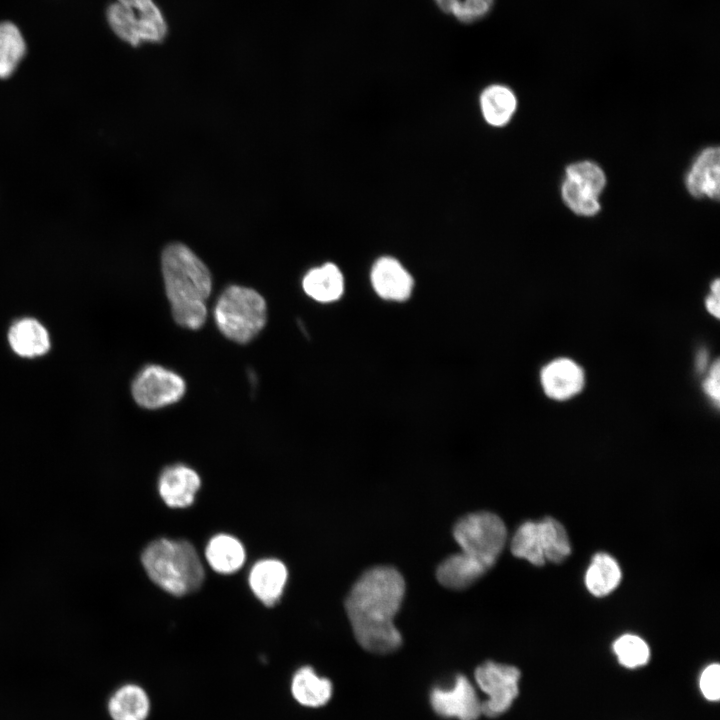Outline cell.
I'll list each match as a JSON object with an SVG mask.
<instances>
[{
	"instance_id": "obj_1",
	"label": "cell",
	"mask_w": 720,
	"mask_h": 720,
	"mask_svg": "<svg viewBox=\"0 0 720 720\" xmlns=\"http://www.w3.org/2000/svg\"><path fill=\"white\" fill-rule=\"evenodd\" d=\"M405 594V581L389 566L366 570L345 600V610L357 642L365 650L386 654L398 649L402 637L394 625Z\"/></svg>"
},
{
	"instance_id": "obj_2",
	"label": "cell",
	"mask_w": 720,
	"mask_h": 720,
	"mask_svg": "<svg viewBox=\"0 0 720 720\" xmlns=\"http://www.w3.org/2000/svg\"><path fill=\"white\" fill-rule=\"evenodd\" d=\"M161 266L175 322L188 329L201 328L207 318L205 302L212 290L209 269L182 243H172L163 250Z\"/></svg>"
},
{
	"instance_id": "obj_3",
	"label": "cell",
	"mask_w": 720,
	"mask_h": 720,
	"mask_svg": "<svg viewBox=\"0 0 720 720\" xmlns=\"http://www.w3.org/2000/svg\"><path fill=\"white\" fill-rule=\"evenodd\" d=\"M141 562L151 581L174 596L197 591L205 578L199 555L186 540L156 539L143 550Z\"/></svg>"
},
{
	"instance_id": "obj_4",
	"label": "cell",
	"mask_w": 720,
	"mask_h": 720,
	"mask_svg": "<svg viewBox=\"0 0 720 720\" xmlns=\"http://www.w3.org/2000/svg\"><path fill=\"white\" fill-rule=\"evenodd\" d=\"M453 536L461 551L458 557L481 576L496 562L507 538V530L502 519L491 512L470 513L460 518L454 528Z\"/></svg>"
},
{
	"instance_id": "obj_5",
	"label": "cell",
	"mask_w": 720,
	"mask_h": 720,
	"mask_svg": "<svg viewBox=\"0 0 720 720\" xmlns=\"http://www.w3.org/2000/svg\"><path fill=\"white\" fill-rule=\"evenodd\" d=\"M214 319L225 337L244 344L264 328L267 320L266 302L254 289L231 285L217 299Z\"/></svg>"
},
{
	"instance_id": "obj_6",
	"label": "cell",
	"mask_w": 720,
	"mask_h": 720,
	"mask_svg": "<svg viewBox=\"0 0 720 720\" xmlns=\"http://www.w3.org/2000/svg\"><path fill=\"white\" fill-rule=\"evenodd\" d=\"M106 19L114 34L134 47L160 43L168 33L165 17L154 0H115L106 9Z\"/></svg>"
},
{
	"instance_id": "obj_7",
	"label": "cell",
	"mask_w": 720,
	"mask_h": 720,
	"mask_svg": "<svg viewBox=\"0 0 720 720\" xmlns=\"http://www.w3.org/2000/svg\"><path fill=\"white\" fill-rule=\"evenodd\" d=\"M511 552L535 566L546 561L560 563L571 553L569 538L564 526L552 517L526 521L516 530L511 541Z\"/></svg>"
},
{
	"instance_id": "obj_8",
	"label": "cell",
	"mask_w": 720,
	"mask_h": 720,
	"mask_svg": "<svg viewBox=\"0 0 720 720\" xmlns=\"http://www.w3.org/2000/svg\"><path fill=\"white\" fill-rule=\"evenodd\" d=\"M605 185V173L599 165L592 161H579L565 169L561 195L575 214L594 216L600 211L599 196Z\"/></svg>"
},
{
	"instance_id": "obj_9",
	"label": "cell",
	"mask_w": 720,
	"mask_h": 720,
	"mask_svg": "<svg viewBox=\"0 0 720 720\" xmlns=\"http://www.w3.org/2000/svg\"><path fill=\"white\" fill-rule=\"evenodd\" d=\"M478 687L487 695L481 702V711L487 717L505 713L519 694L521 673L512 665L486 661L474 673Z\"/></svg>"
},
{
	"instance_id": "obj_10",
	"label": "cell",
	"mask_w": 720,
	"mask_h": 720,
	"mask_svg": "<svg viewBox=\"0 0 720 720\" xmlns=\"http://www.w3.org/2000/svg\"><path fill=\"white\" fill-rule=\"evenodd\" d=\"M186 384L181 376L159 365L144 367L132 383L135 402L146 409H158L179 401Z\"/></svg>"
},
{
	"instance_id": "obj_11",
	"label": "cell",
	"mask_w": 720,
	"mask_h": 720,
	"mask_svg": "<svg viewBox=\"0 0 720 720\" xmlns=\"http://www.w3.org/2000/svg\"><path fill=\"white\" fill-rule=\"evenodd\" d=\"M430 702L433 710L446 718L477 720L482 714L476 690L464 675H458L450 689H433Z\"/></svg>"
},
{
	"instance_id": "obj_12",
	"label": "cell",
	"mask_w": 720,
	"mask_h": 720,
	"mask_svg": "<svg viewBox=\"0 0 720 720\" xmlns=\"http://www.w3.org/2000/svg\"><path fill=\"white\" fill-rule=\"evenodd\" d=\"M200 486L201 480L197 472L183 464L166 467L158 481L159 494L171 508L190 506Z\"/></svg>"
},
{
	"instance_id": "obj_13",
	"label": "cell",
	"mask_w": 720,
	"mask_h": 720,
	"mask_svg": "<svg viewBox=\"0 0 720 720\" xmlns=\"http://www.w3.org/2000/svg\"><path fill=\"white\" fill-rule=\"evenodd\" d=\"M371 283L383 299L404 301L413 289V278L402 264L392 257H381L371 270Z\"/></svg>"
},
{
	"instance_id": "obj_14",
	"label": "cell",
	"mask_w": 720,
	"mask_h": 720,
	"mask_svg": "<svg viewBox=\"0 0 720 720\" xmlns=\"http://www.w3.org/2000/svg\"><path fill=\"white\" fill-rule=\"evenodd\" d=\"M688 192L697 198L708 197L718 200L720 193V150L707 147L694 160L686 175Z\"/></svg>"
},
{
	"instance_id": "obj_15",
	"label": "cell",
	"mask_w": 720,
	"mask_h": 720,
	"mask_svg": "<svg viewBox=\"0 0 720 720\" xmlns=\"http://www.w3.org/2000/svg\"><path fill=\"white\" fill-rule=\"evenodd\" d=\"M288 571L277 559L256 562L249 573V585L254 595L267 607L276 605L283 593Z\"/></svg>"
},
{
	"instance_id": "obj_16",
	"label": "cell",
	"mask_w": 720,
	"mask_h": 720,
	"mask_svg": "<svg viewBox=\"0 0 720 720\" xmlns=\"http://www.w3.org/2000/svg\"><path fill=\"white\" fill-rule=\"evenodd\" d=\"M541 384L547 396L565 400L578 393L584 385L582 369L572 360L557 359L541 371Z\"/></svg>"
},
{
	"instance_id": "obj_17",
	"label": "cell",
	"mask_w": 720,
	"mask_h": 720,
	"mask_svg": "<svg viewBox=\"0 0 720 720\" xmlns=\"http://www.w3.org/2000/svg\"><path fill=\"white\" fill-rule=\"evenodd\" d=\"M8 340L16 354L27 358L41 356L50 347L47 330L32 318L16 321L9 330Z\"/></svg>"
},
{
	"instance_id": "obj_18",
	"label": "cell",
	"mask_w": 720,
	"mask_h": 720,
	"mask_svg": "<svg viewBox=\"0 0 720 720\" xmlns=\"http://www.w3.org/2000/svg\"><path fill=\"white\" fill-rule=\"evenodd\" d=\"M302 287L309 297L318 302H333L344 292V277L335 264L325 263L306 273Z\"/></svg>"
},
{
	"instance_id": "obj_19",
	"label": "cell",
	"mask_w": 720,
	"mask_h": 720,
	"mask_svg": "<svg viewBox=\"0 0 720 720\" xmlns=\"http://www.w3.org/2000/svg\"><path fill=\"white\" fill-rule=\"evenodd\" d=\"M210 567L220 574L238 571L245 561V549L234 536L218 534L212 537L205 549Z\"/></svg>"
},
{
	"instance_id": "obj_20",
	"label": "cell",
	"mask_w": 720,
	"mask_h": 720,
	"mask_svg": "<svg viewBox=\"0 0 720 720\" xmlns=\"http://www.w3.org/2000/svg\"><path fill=\"white\" fill-rule=\"evenodd\" d=\"M332 690L330 680L318 676L309 666L297 670L291 682L293 697L299 704L307 707L325 705L332 696Z\"/></svg>"
},
{
	"instance_id": "obj_21",
	"label": "cell",
	"mask_w": 720,
	"mask_h": 720,
	"mask_svg": "<svg viewBox=\"0 0 720 720\" xmlns=\"http://www.w3.org/2000/svg\"><path fill=\"white\" fill-rule=\"evenodd\" d=\"M149 711L148 695L135 684L118 688L108 702V712L112 720H145Z\"/></svg>"
},
{
	"instance_id": "obj_22",
	"label": "cell",
	"mask_w": 720,
	"mask_h": 720,
	"mask_svg": "<svg viewBox=\"0 0 720 720\" xmlns=\"http://www.w3.org/2000/svg\"><path fill=\"white\" fill-rule=\"evenodd\" d=\"M480 105L484 119L492 126L505 125L512 118L517 100L511 89L504 85H491L480 96Z\"/></svg>"
},
{
	"instance_id": "obj_23",
	"label": "cell",
	"mask_w": 720,
	"mask_h": 720,
	"mask_svg": "<svg viewBox=\"0 0 720 720\" xmlns=\"http://www.w3.org/2000/svg\"><path fill=\"white\" fill-rule=\"evenodd\" d=\"M621 569L617 561L607 553L594 555L585 574V584L589 592L596 597L611 593L619 585Z\"/></svg>"
},
{
	"instance_id": "obj_24",
	"label": "cell",
	"mask_w": 720,
	"mask_h": 720,
	"mask_svg": "<svg viewBox=\"0 0 720 720\" xmlns=\"http://www.w3.org/2000/svg\"><path fill=\"white\" fill-rule=\"evenodd\" d=\"M26 54L25 39L16 24L0 22V78L10 77Z\"/></svg>"
},
{
	"instance_id": "obj_25",
	"label": "cell",
	"mask_w": 720,
	"mask_h": 720,
	"mask_svg": "<svg viewBox=\"0 0 720 720\" xmlns=\"http://www.w3.org/2000/svg\"><path fill=\"white\" fill-rule=\"evenodd\" d=\"M613 651L619 663L626 668H637L647 664L650 648L639 636L624 634L613 643Z\"/></svg>"
},
{
	"instance_id": "obj_26",
	"label": "cell",
	"mask_w": 720,
	"mask_h": 720,
	"mask_svg": "<svg viewBox=\"0 0 720 720\" xmlns=\"http://www.w3.org/2000/svg\"><path fill=\"white\" fill-rule=\"evenodd\" d=\"M445 13L452 14L462 23H472L484 17L492 8L494 0H435Z\"/></svg>"
},
{
	"instance_id": "obj_27",
	"label": "cell",
	"mask_w": 720,
	"mask_h": 720,
	"mask_svg": "<svg viewBox=\"0 0 720 720\" xmlns=\"http://www.w3.org/2000/svg\"><path fill=\"white\" fill-rule=\"evenodd\" d=\"M720 666L718 663L709 664L701 673L699 687L702 695L709 701H718L720 698Z\"/></svg>"
},
{
	"instance_id": "obj_28",
	"label": "cell",
	"mask_w": 720,
	"mask_h": 720,
	"mask_svg": "<svg viewBox=\"0 0 720 720\" xmlns=\"http://www.w3.org/2000/svg\"><path fill=\"white\" fill-rule=\"evenodd\" d=\"M719 361L716 360L712 365L709 375L704 381L703 388L706 394L716 403L719 404Z\"/></svg>"
},
{
	"instance_id": "obj_29",
	"label": "cell",
	"mask_w": 720,
	"mask_h": 720,
	"mask_svg": "<svg viewBox=\"0 0 720 720\" xmlns=\"http://www.w3.org/2000/svg\"><path fill=\"white\" fill-rule=\"evenodd\" d=\"M711 295L706 299L708 311L715 317H719V280L716 279L711 286Z\"/></svg>"
},
{
	"instance_id": "obj_30",
	"label": "cell",
	"mask_w": 720,
	"mask_h": 720,
	"mask_svg": "<svg viewBox=\"0 0 720 720\" xmlns=\"http://www.w3.org/2000/svg\"><path fill=\"white\" fill-rule=\"evenodd\" d=\"M707 362L706 351H701L697 357V368L702 370Z\"/></svg>"
}]
</instances>
